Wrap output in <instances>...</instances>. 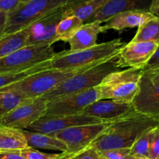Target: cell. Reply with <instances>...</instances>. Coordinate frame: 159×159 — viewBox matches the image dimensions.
Instances as JSON below:
<instances>
[{
	"instance_id": "cell-12",
	"label": "cell",
	"mask_w": 159,
	"mask_h": 159,
	"mask_svg": "<svg viewBox=\"0 0 159 159\" xmlns=\"http://www.w3.org/2000/svg\"><path fill=\"white\" fill-rule=\"evenodd\" d=\"M132 106L137 113L159 120V81L153 80L143 71Z\"/></svg>"
},
{
	"instance_id": "cell-38",
	"label": "cell",
	"mask_w": 159,
	"mask_h": 159,
	"mask_svg": "<svg viewBox=\"0 0 159 159\" xmlns=\"http://www.w3.org/2000/svg\"><path fill=\"white\" fill-rule=\"evenodd\" d=\"M71 156H72V155H69L67 152H62L61 154H60V156L54 159H68Z\"/></svg>"
},
{
	"instance_id": "cell-32",
	"label": "cell",
	"mask_w": 159,
	"mask_h": 159,
	"mask_svg": "<svg viewBox=\"0 0 159 159\" xmlns=\"http://www.w3.org/2000/svg\"><path fill=\"white\" fill-rule=\"evenodd\" d=\"M20 2V0H0V12L10 13L16 9Z\"/></svg>"
},
{
	"instance_id": "cell-35",
	"label": "cell",
	"mask_w": 159,
	"mask_h": 159,
	"mask_svg": "<svg viewBox=\"0 0 159 159\" xmlns=\"http://www.w3.org/2000/svg\"><path fill=\"white\" fill-rule=\"evenodd\" d=\"M7 13L0 12V37H2L5 33V30H6V23H7Z\"/></svg>"
},
{
	"instance_id": "cell-37",
	"label": "cell",
	"mask_w": 159,
	"mask_h": 159,
	"mask_svg": "<svg viewBox=\"0 0 159 159\" xmlns=\"http://www.w3.org/2000/svg\"><path fill=\"white\" fill-rule=\"evenodd\" d=\"M146 72L153 80L155 81H159V68H156V69L151 70V71H144Z\"/></svg>"
},
{
	"instance_id": "cell-21",
	"label": "cell",
	"mask_w": 159,
	"mask_h": 159,
	"mask_svg": "<svg viewBox=\"0 0 159 159\" xmlns=\"http://www.w3.org/2000/svg\"><path fill=\"white\" fill-rule=\"evenodd\" d=\"M110 0H88L79 4L68 6L64 11V17L74 16L84 23H88L95 14Z\"/></svg>"
},
{
	"instance_id": "cell-4",
	"label": "cell",
	"mask_w": 159,
	"mask_h": 159,
	"mask_svg": "<svg viewBox=\"0 0 159 159\" xmlns=\"http://www.w3.org/2000/svg\"><path fill=\"white\" fill-rule=\"evenodd\" d=\"M88 68L75 70H43L30 75L19 82L2 87L0 90L12 92L23 99H38L61 83Z\"/></svg>"
},
{
	"instance_id": "cell-15",
	"label": "cell",
	"mask_w": 159,
	"mask_h": 159,
	"mask_svg": "<svg viewBox=\"0 0 159 159\" xmlns=\"http://www.w3.org/2000/svg\"><path fill=\"white\" fill-rule=\"evenodd\" d=\"M132 103L99 100L89 106L84 113L106 121H115L135 113Z\"/></svg>"
},
{
	"instance_id": "cell-18",
	"label": "cell",
	"mask_w": 159,
	"mask_h": 159,
	"mask_svg": "<svg viewBox=\"0 0 159 159\" xmlns=\"http://www.w3.org/2000/svg\"><path fill=\"white\" fill-rule=\"evenodd\" d=\"M105 32L102 23L98 21L85 23L75 34L68 40L69 51H79L91 48L96 44V40L100 33Z\"/></svg>"
},
{
	"instance_id": "cell-25",
	"label": "cell",
	"mask_w": 159,
	"mask_h": 159,
	"mask_svg": "<svg viewBox=\"0 0 159 159\" xmlns=\"http://www.w3.org/2000/svg\"><path fill=\"white\" fill-rule=\"evenodd\" d=\"M50 61L43 62V63L40 64V65H37L35 67H33V68L26 70V71H23L17 73H12V74L0 75V89L2 88V87L7 86L10 84L14 83V82H19V81L22 80L25 78L28 77L30 75L40 72V71H43V70L49 69L48 68H49Z\"/></svg>"
},
{
	"instance_id": "cell-14",
	"label": "cell",
	"mask_w": 159,
	"mask_h": 159,
	"mask_svg": "<svg viewBox=\"0 0 159 159\" xmlns=\"http://www.w3.org/2000/svg\"><path fill=\"white\" fill-rule=\"evenodd\" d=\"M159 46L155 42H129L120 50L116 64L120 68H135L142 69Z\"/></svg>"
},
{
	"instance_id": "cell-42",
	"label": "cell",
	"mask_w": 159,
	"mask_h": 159,
	"mask_svg": "<svg viewBox=\"0 0 159 159\" xmlns=\"http://www.w3.org/2000/svg\"><path fill=\"white\" fill-rule=\"evenodd\" d=\"M156 159H159V155H158V157H157V158H156Z\"/></svg>"
},
{
	"instance_id": "cell-26",
	"label": "cell",
	"mask_w": 159,
	"mask_h": 159,
	"mask_svg": "<svg viewBox=\"0 0 159 159\" xmlns=\"http://www.w3.org/2000/svg\"><path fill=\"white\" fill-rule=\"evenodd\" d=\"M30 99H23L9 91L0 90V116L7 113Z\"/></svg>"
},
{
	"instance_id": "cell-2",
	"label": "cell",
	"mask_w": 159,
	"mask_h": 159,
	"mask_svg": "<svg viewBox=\"0 0 159 159\" xmlns=\"http://www.w3.org/2000/svg\"><path fill=\"white\" fill-rule=\"evenodd\" d=\"M125 43L120 38L96 43L95 46L79 51H63L56 53L50 61L49 69L75 70L93 66L117 55Z\"/></svg>"
},
{
	"instance_id": "cell-16",
	"label": "cell",
	"mask_w": 159,
	"mask_h": 159,
	"mask_svg": "<svg viewBox=\"0 0 159 159\" xmlns=\"http://www.w3.org/2000/svg\"><path fill=\"white\" fill-rule=\"evenodd\" d=\"M152 0H110L89 22L105 23L120 12L130 10L149 11ZM88 22V23H89Z\"/></svg>"
},
{
	"instance_id": "cell-6",
	"label": "cell",
	"mask_w": 159,
	"mask_h": 159,
	"mask_svg": "<svg viewBox=\"0 0 159 159\" xmlns=\"http://www.w3.org/2000/svg\"><path fill=\"white\" fill-rule=\"evenodd\" d=\"M70 0H29L8 14L4 34L26 29L32 23L48 14L68 6Z\"/></svg>"
},
{
	"instance_id": "cell-7",
	"label": "cell",
	"mask_w": 159,
	"mask_h": 159,
	"mask_svg": "<svg viewBox=\"0 0 159 159\" xmlns=\"http://www.w3.org/2000/svg\"><path fill=\"white\" fill-rule=\"evenodd\" d=\"M55 54L51 45H26L0 59V75L26 71L51 60Z\"/></svg>"
},
{
	"instance_id": "cell-29",
	"label": "cell",
	"mask_w": 159,
	"mask_h": 159,
	"mask_svg": "<svg viewBox=\"0 0 159 159\" xmlns=\"http://www.w3.org/2000/svg\"><path fill=\"white\" fill-rule=\"evenodd\" d=\"M20 153L26 159H54L60 156V154H48L28 147Z\"/></svg>"
},
{
	"instance_id": "cell-31",
	"label": "cell",
	"mask_w": 159,
	"mask_h": 159,
	"mask_svg": "<svg viewBox=\"0 0 159 159\" xmlns=\"http://www.w3.org/2000/svg\"><path fill=\"white\" fill-rule=\"evenodd\" d=\"M68 159H102L99 152L93 147H89L70 157Z\"/></svg>"
},
{
	"instance_id": "cell-28",
	"label": "cell",
	"mask_w": 159,
	"mask_h": 159,
	"mask_svg": "<svg viewBox=\"0 0 159 159\" xmlns=\"http://www.w3.org/2000/svg\"><path fill=\"white\" fill-rule=\"evenodd\" d=\"M99 155L104 159H131L130 148H119L113 150L99 152Z\"/></svg>"
},
{
	"instance_id": "cell-39",
	"label": "cell",
	"mask_w": 159,
	"mask_h": 159,
	"mask_svg": "<svg viewBox=\"0 0 159 159\" xmlns=\"http://www.w3.org/2000/svg\"><path fill=\"white\" fill-rule=\"evenodd\" d=\"M88 1V0H70V2L68 6H73V5L79 4V3L82 2Z\"/></svg>"
},
{
	"instance_id": "cell-23",
	"label": "cell",
	"mask_w": 159,
	"mask_h": 159,
	"mask_svg": "<svg viewBox=\"0 0 159 159\" xmlns=\"http://www.w3.org/2000/svg\"><path fill=\"white\" fill-rule=\"evenodd\" d=\"M132 42H155L159 44V16H155L138 26Z\"/></svg>"
},
{
	"instance_id": "cell-1",
	"label": "cell",
	"mask_w": 159,
	"mask_h": 159,
	"mask_svg": "<svg viewBox=\"0 0 159 159\" xmlns=\"http://www.w3.org/2000/svg\"><path fill=\"white\" fill-rule=\"evenodd\" d=\"M155 127H159L158 120L135 112L112 122L90 147L98 152L130 148L144 132Z\"/></svg>"
},
{
	"instance_id": "cell-41",
	"label": "cell",
	"mask_w": 159,
	"mask_h": 159,
	"mask_svg": "<svg viewBox=\"0 0 159 159\" xmlns=\"http://www.w3.org/2000/svg\"><path fill=\"white\" fill-rule=\"evenodd\" d=\"M27 1H29V0H20L21 2H27Z\"/></svg>"
},
{
	"instance_id": "cell-34",
	"label": "cell",
	"mask_w": 159,
	"mask_h": 159,
	"mask_svg": "<svg viewBox=\"0 0 159 159\" xmlns=\"http://www.w3.org/2000/svg\"><path fill=\"white\" fill-rule=\"evenodd\" d=\"M0 159H26L20 152H2L0 151Z\"/></svg>"
},
{
	"instance_id": "cell-40",
	"label": "cell",
	"mask_w": 159,
	"mask_h": 159,
	"mask_svg": "<svg viewBox=\"0 0 159 159\" xmlns=\"http://www.w3.org/2000/svg\"><path fill=\"white\" fill-rule=\"evenodd\" d=\"M131 159H150L148 157H143V156H132Z\"/></svg>"
},
{
	"instance_id": "cell-33",
	"label": "cell",
	"mask_w": 159,
	"mask_h": 159,
	"mask_svg": "<svg viewBox=\"0 0 159 159\" xmlns=\"http://www.w3.org/2000/svg\"><path fill=\"white\" fill-rule=\"evenodd\" d=\"M159 68V46L154 53L152 57H151L150 60L148 61V63L144 65V68H142L143 71H151V70L156 69Z\"/></svg>"
},
{
	"instance_id": "cell-36",
	"label": "cell",
	"mask_w": 159,
	"mask_h": 159,
	"mask_svg": "<svg viewBox=\"0 0 159 159\" xmlns=\"http://www.w3.org/2000/svg\"><path fill=\"white\" fill-rule=\"evenodd\" d=\"M149 12L156 16H159V0H152L149 8Z\"/></svg>"
},
{
	"instance_id": "cell-43",
	"label": "cell",
	"mask_w": 159,
	"mask_h": 159,
	"mask_svg": "<svg viewBox=\"0 0 159 159\" xmlns=\"http://www.w3.org/2000/svg\"><path fill=\"white\" fill-rule=\"evenodd\" d=\"M102 159H104V158H102Z\"/></svg>"
},
{
	"instance_id": "cell-17",
	"label": "cell",
	"mask_w": 159,
	"mask_h": 159,
	"mask_svg": "<svg viewBox=\"0 0 159 159\" xmlns=\"http://www.w3.org/2000/svg\"><path fill=\"white\" fill-rule=\"evenodd\" d=\"M155 16L149 11L130 10L120 12L109 19L103 25L104 31L115 30L120 31L127 28L138 27L148 20Z\"/></svg>"
},
{
	"instance_id": "cell-8",
	"label": "cell",
	"mask_w": 159,
	"mask_h": 159,
	"mask_svg": "<svg viewBox=\"0 0 159 159\" xmlns=\"http://www.w3.org/2000/svg\"><path fill=\"white\" fill-rule=\"evenodd\" d=\"M112 122L113 121L77 126L50 135H53L65 143L67 148L65 152L73 155L90 147L91 144L107 130Z\"/></svg>"
},
{
	"instance_id": "cell-24",
	"label": "cell",
	"mask_w": 159,
	"mask_h": 159,
	"mask_svg": "<svg viewBox=\"0 0 159 159\" xmlns=\"http://www.w3.org/2000/svg\"><path fill=\"white\" fill-rule=\"evenodd\" d=\"M84 24L83 22L74 16L64 17L57 24L55 32V43L57 41L68 42L76 31Z\"/></svg>"
},
{
	"instance_id": "cell-5",
	"label": "cell",
	"mask_w": 159,
	"mask_h": 159,
	"mask_svg": "<svg viewBox=\"0 0 159 159\" xmlns=\"http://www.w3.org/2000/svg\"><path fill=\"white\" fill-rule=\"evenodd\" d=\"M142 73L141 68H135L118 70L110 73L96 86L100 99L132 103L139 89Z\"/></svg>"
},
{
	"instance_id": "cell-19",
	"label": "cell",
	"mask_w": 159,
	"mask_h": 159,
	"mask_svg": "<svg viewBox=\"0 0 159 159\" xmlns=\"http://www.w3.org/2000/svg\"><path fill=\"white\" fill-rule=\"evenodd\" d=\"M22 130L27 141L28 147L34 149H46V150L59 151L61 152H65L67 151L65 143L53 135L32 132L27 130Z\"/></svg>"
},
{
	"instance_id": "cell-9",
	"label": "cell",
	"mask_w": 159,
	"mask_h": 159,
	"mask_svg": "<svg viewBox=\"0 0 159 159\" xmlns=\"http://www.w3.org/2000/svg\"><path fill=\"white\" fill-rule=\"evenodd\" d=\"M101 100L97 87L57 98L47 102V110L43 116H63L84 113L85 109L96 101Z\"/></svg>"
},
{
	"instance_id": "cell-13",
	"label": "cell",
	"mask_w": 159,
	"mask_h": 159,
	"mask_svg": "<svg viewBox=\"0 0 159 159\" xmlns=\"http://www.w3.org/2000/svg\"><path fill=\"white\" fill-rule=\"evenodd\" d=\"M65 7L61 8L28 26L27 41L26 45H51L55 43L56 28L64 18Z\"/></svg>"
},
{
	"instance_id": "cell-22",
	"label": "cell",
	"mask_w": 159,
	"mask_h": 159,
	"mask_svg": "<svg viewBox=\"0 0 159 159\" xmlns=\"http://www.w3.org/2000/svg\"><path fill=\"white\" fill-rule=\"evenodd\" d=\"M28 36L27 29H24L0 37V59L26 46Z\"/></svg>"
},
{
	"instance_id": "cell-11",
	"label": "cell",
	"mask_w": 159,
	"mask_h": 159,
	"mask_svg": "<svg viewBox=\"0 0 159 159\" xmlns=\"http://www.w3.org/2000/svg\"><path fill=\"white\" fill-rule=\"evenodd\" d=\"M106 122H110V121L102 120L85 113H81L73 116H42L38 120L30 126L26 130L32 132L45 134H53L70 127Z\"/></svg>"
},
{
	"instance_id": "cell-27",
	"label": "cell",
	"mask_w": 159,
	"mask_h": 159,
	"mask_svg": "<svg viewBox=\"0 0 159 159\" xmlns=\"http://www.w3.org/2000/svg\"><path fill=\"white\" fill-rule=\"evenodd\" d=\"M153 128L146 130L135 141L130 148V154L132 156H143L148 158L151 136Z\"/></svg>"
},
{
	"instance_id": "cell-30",
	"label": "cell",
	"mask_w": 159,
	"mask_h": 159,
	"mask_svg": "<svg viewBox=\"0 0 159 159\" xmlns=\"http://www.w3.org/2000/svg\"><path fill=\"white\" fill-rule=\"evenodd\" d=\"M159 155V127H155L152 130L148 158L156 159Z\"/></svg>"
},
{
	"instance_id": "cell-20",
	"label": "cell",
	"mask_w": 159,
	"mask_h": 159,
	"mask_svg": "<svg viewBox=\"0 0 159 159\" xmlns=\"http://www.w3.org/2000/svg\"><path fill=\"white\" fill-rule=\"evenodd\" d=\"M27 148V141L23 130L0 127V151L20 152Z\"/></svg>"
},
{
	"instance_id": "cell-10",
	"label": "cell",
	"mask_w": 159,
	"mask_h": 159,
	"mask_svg": "<svg viewBox=\"0 0 159 159\" xmlns=\"http://www.w3.org/2000/svg\"><path fill=\"white\" fill-rule=\"evenodd\" d=\"M47 101L41 98L27 99L7 113L0 116V127L26 130L44 115Z\"/></svg>"
},
{
	"instance_id": "cell-3",
	"label": "cell",
	"mask_w": 159,
	"mask_h": 159,
	"mask_svg": "<svg viewBox=\"0 0 159 159\" xmlns=\"http://www.w3.org/2000/svg\"><path fill=\"white\" fill-rule=\"evenodd\" d=\"M118 70L120 68L116 64V56L107 61L93 65L77 73L40 98L48 102L62 96L92 89L98 86L108 75Z\"/></svg>"
}]
</instances>
